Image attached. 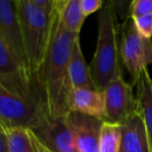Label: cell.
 Segmentation results:
<instances>
[{"label": "cell", "instance_id": "d6986e66", "mask_svg": "<svg viewBox=\"0 0 152 152\" xmlns=\"http://www.w3.org/2000/svg\"><path fill=\"white\" fill-rule=\"evenodd\" d=\"M133 23L142 37L146 39L152 38V14L133 18Z\"/></svg>", "mask_w": 152, "mask_h": 152}, {"label": "cell", "instance_id": "9c48e42d", "mask_svg": "<svg viewBox=\"0 0 152 152\" xmlns=\"http://www.w3.org/2000/svg\"><path fill=\"white\" fill-rule=\"evenodd\" d=\"M76 152H99L103 120L69 110L65 116Z\"/></svg>", "mask_w": 152, "mask_h": 152}, {"label": "cell", "instance_id": "5b68a950", "mask_svg": "<svg viewBox=\"0 0 152 152\" xmlns=\"http://www.w3.org/2000/svg\"><path fill=\"white\" fill-rule=\"evenodd\" d=\"M120 55L122 63L133 78V83L140 74L152 65V40L139 34L132 18L128 15L120 25Z\"/></svg>", "mask_w": 152, "mask_h": 152}, {"label": "cell", "instance_id": "ac0fdd59", "mask_svg": "<svg viewBox=\"0 0 152 152\" xmlns=\"http://www.w3.org/2000/svg\"><path fill=\"white\" fill-rule=\"evenodd\" d=\"M128 14L130 18L152 14V0H133L128 5Z\"/></svg>", "mask_w": 152, "mask_h": 152}, {"label": "cell", "instance_id": "ba28073f", "mask_svg": "<svg viewBox=\"0 0 152 152\" xmlns=\"http://www.w3.org/2000/svg\"><path fill=\"white\" fill-rule=\"evenodd\" d=\"M0 88L23 99L42 102L12 55L0 34ZM43 103V102H42ZM44 105V104H43Z\"/></svg>", "mask_w": 152, "mask_h": 152}, {"label": "cell", "instance_id": "3957f363", "mask_svg": "<svg viewBox=\"0 0 152 152\" xmlns=\"http://www.w3.org/2000/svg\"><path fill=\"white\" fill-rule=\"evenodd\" d=\"M120 55V24L115 3H104L98 16V38L90 71L96 88L103 91L122 76Z\"/></svg>", "mask_w": 152, "mask_h": 152}, {"label": "cell", "instance_id": "ffe728a7", "mask_svg": "<svg viewBox=\"0 0 152 152\" xmlns=\"http://www.w3.org/2000/svg\"><path fill=\"white\" fill-rule=\"evenodd\" d=\"M103 5L104 2L102 0H79V7L85 18L89 17L95 12L100 11Z\"/></svg>", "mask_w": 152, "mask_h": 152}, {"label": "cell", "instance_id": "8992f818", "mask_svg": "<svg viewBox=\"0 0 152 152\" xmlns=\"http://www.w3.org/2000/svg\"><path fill=\"white\" fill-rule=\"evenodd\" d=\"M0 34L21 71L31 85L27 54L18 20L15 0H0Z\"/></svg>", "mask_w": 152, "mask_h": 152}, {"label": "cell", "instance_id": "7a4b0ae2", "mask_svg": "<svg viewBox=\"0 0 152 152\" xmlns=\"http://www.w3.org/2000/svg\"><path fill=\"white\" fill-rule=\"evenodd\" d=\"M15 7L27 54L30 81L39 95V85L54 34L57 0L53 12L39 9L34 0H15Z\"/></svg>", "mask_w": 152, "mask_h": 152}, {"label": "cell", "instance_id": "2e32d148", "mask_svg": "<svg viewBox=\"0 0 152 152\" xmlns=\"http://www.w3.org/2000/svg\"><path fill=\"white\" fill-rule=\"evenodd\" d=\"M10 152H39L37 137L31 129L24 127H3Z\"/></svg>", "mask_w": 152, "mask_h": 152}, {"label": "cell", "instance_id": "5bb4252c", "mask_svg": "<svg viewBox=\"0 0 152 152\" xmlns=\"http://www.w3.org/2000/svg\"><path fill=\"white\" fill-rule=\"evenodd\" d=\"M133 85L137 88V110L144 121L152 152V80L148 70H144Z\"/></svg>", "mask_w": 152, "mask_h": 152}, {"label": "cell", "instance_id": "277c9868", "mask_svg": "<svg viewBox=\"0 0 152 152\" xmlns=\"http://www.w3.org/2000/svg\"><path fill=\"white\" fill-rule=\"evenodd\" d=\"M45 106L38 100L23 99L0 88V125L36 129L48 121Z\"/></svg>", "mask_w": 152, "mask_h": 152}, {"label": "cell", "instance_id": "8fae6325", "mask_svg": "<svg viewBox=\"0 0 152 152\" xmlns=\"http://www.w3.org/2000/svg\"><path fill=\"white\" fill-rule=\"evenodd\" d=\"M121 146L119 152H151L149 137L139 110L121 123Z\"/></svg>", "mask_w": 152, "mask_h": 152}, {"label": "cell", "instance_id": "44dd1931", "mask_svg": "<svg viewBox=\"0 0 152 152\" xmlns=\"http://www.w3.org/2000/svg\"><path fill=\"white\" fill-rule=\"evenodd\" d=\"M0 152H10L7 135L1 125H0Z\"/></svg>", "mask_w": 152, "mask_h": 152}, {"label": "cell", "instance_id": "30bf717a", "mask_svg": "<svg viewBox=\"0 0 152 152\" xmlns=\"http://www.w3.org/2000/svg\"><path fill=\"white\" fill-rule=\"evenodd\" d=\"M38 141L52 152H76L65 116L48 119L43 126L31 129Z\"/></svg>", "mask_w": 152, "mask_h": 152}, {"label": "cell", "instance_id": "4fadbf2b", "mask_svg": "<svg viewBox=\"0 0 152 152\" xmlns=\"http://www.w3.org/2000/svg\"><path fill=\"white\" fill-rule=\"evenodd\" d=\"M69 75L73 89L98 90L93 81L90 66L83 56L80 45V36H74L71 43L69 59Z\"/></svg>", "mask_w": 152, "mask_h": 152}, {"label": "cell", "instance_id": "9a60e30c", "mask_svg": "<svg viewBox=\"0 0 152 152\" xmlns=\"http://www.w3.org/2000/svg\"><path fill=\"white\" fill-rule=\"evenodd\" d=\"M59 22L61 26L72 36H80L85 22L79 0H57Z\"/></svg>", "mask_w": 152, "mask_h": 152}, {"label": "cell", "instance_id": "7c38bea8", "mask_svg": "<svg viewBox=\"0 0 152 152\" xmlns=\"http://www.w3.org/2000/svg\"><path fill=\"white\" fill-rule=\"evenodd\" d=\"M68 106L69 110L81 113L105 121L104 94L99 90L72 89Z\"/></svg>", "mask_w": 152, "mask_h": 152}, {"label": "cell", "instance_id": "52a82bcc", "mask_svg": "<svg viewBox=\"0 0 152 152\" xmlns=\"http://www.w3.org/2000/svg\"><path fill=\"white\" fill-rule=\"evenodd\" d=\"M105 121L121 124L137 110L133 86L127 83L123 76L113 80L103 90Z\"/></svg>", "mask_w": 152, "mask_h": 152}, {"label": "cell", "instance_id": "e0dca14e", "mask_svg": "<svg viewBox=\"0 0 152 152\" xmlns=\"http://www.w3.org/2000/svg\"><path fill=\"white\" fill-rule=\"evenodd\" d=\"M121 146V125L104 121L99 141V152H119Z\"/></svg>", "mask_w": 152, "mask_h": 152}, {"label": "cell", "instance_id": "6da1fadb", "mask_svg": "<svg viewBox=\"0 0 152 152\" xmlns=\"http://www.w3.org/2000/svg\"><path fill=\"white\" fill-rule=\"evenodd\" d=\"M73 37L61 26L57 9L52 43L38 89L50 119L64 117L69 112L68 102L73 89L69 75V59Z\"/></svg>", "mask_w": 152, "mask_h": 152}, {"label": "cell", "instance_id": "7402d4cb", "mask_svg": "<svg viewBox=\"0 0 152 152\" xmlns=\"http://www.w3.org/2000/svg\"><path fill=\"white\" fill-rule=\"evenodd\" d=\"M37 144H38V149H39V152H52L50 151L49 149H47L45 146H43L42 144L40 143V142L38 141V139H37Z\"/></svg>", "mask_w": 152, "mask_h": 152}]
</instances>
